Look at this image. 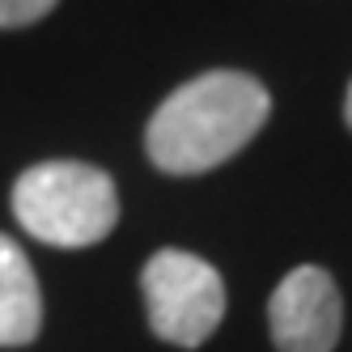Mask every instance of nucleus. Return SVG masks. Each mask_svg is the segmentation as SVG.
<instances>
[{
    "mask_svg": "<svg viewBox=\"0 0 352 352\" xmlns=\"http://www.w3.org/2000/svg\"><path fill=\"white\" fill-rule=\"evenodd\" d=\"M272 115V94L250 72L212 68L179 85L153 111L144 132L148 162L162 174H204L230 162L259 136Z\"/></svg>",
    "mask_w": 352,
    "mask_h": 352,
    "instance_id": "obj_1",
    "label": "nucleus"
},
{
    "mask_svg": "<svg viewBox=\"0 0 352 352\" xmlns=\"http://www.w3.org/2000/svg\"><path fill=\"white\" fill-rule=\"evenodd\" d=\"M13 217L47 246L81 250L119 225V191L89 162H38L13 183Z\"/></svg>",
    "mask_w": 352,
    "mask_h": 352,
    "instance_id": "obj_2",
    "label": "nucleus"
},
{
    "mask_svg": "<svg viewBox=\"0 0 352 352\" xmlns=\"http://www.w3.org/2000/svg\"><path fill=\"white\" fill-rule=\"evenodd\" d=\"M140 289L153 336L174 348H199L204 340H212V331L225 318L221 272L191 250H157L140 272Z\"/></svg>",
    "mask_w": 352,
    "mask_h": 352,
    "instance_id": "obj_3",
    "label": "nucleus"
},
{
    "mask_svg": "<svg viewBox=\"0 0 352 352\" xmlns=\"http://www.w3.org/2000/svg\"><path fill=\"white\" fill-rule=\"evenodd\" d=\"M276 352H331L344 331V297L331 272L318 263L293 267L267 301Z\"/></svg>",
    "mask_w": 352,
    "mask_h": 352,
    "instance_id": "obj_4",
    "label": "nucleus"
},
{
    "mask_svg": "<svg viewBox=\"0 0 352 352\" xmlns=\"http://www.w3.org/2000/svg\"><path fill=\"white\" fill-rule=\"evenodd\" d=\"M43 331V293L13 238L0 234V348H26Z\"/></svg>",
    "mask_w": 352,
    "mask_h": 352,
    "instance_id": "obj_5",
    "label": "nucleus"
},
{
    "mask_svg": "<svg viewBox=\"0 0 352 352\" xmlns=\"http://www.w3.org/2000/svg\"><path fill=\"white\" fill-rule=\"evenodd\" d=\"M60 0H0V30H21V26H34L52 13Z\"/></svg>",
    "mask_w": 352,
    "mask_h": 352,
    "instance_id": "obj_6",
    "label": "nucleus"
},
{
    "mask_svg": "<svg viewBox=\"0 0 352 352\" xmlns=\"http://www.w3.org/2000/svg\"><path fill=\"white\" fill-rule=\"evenodd\" d=\"M344 119H348V128H352V85H348V94H344Z\"/></svg>",
    "mask_w": 352,
    "mask_h": 352,
    "instance_id": "obj_7",
    "label": "nucleus"
}]
</instances>
